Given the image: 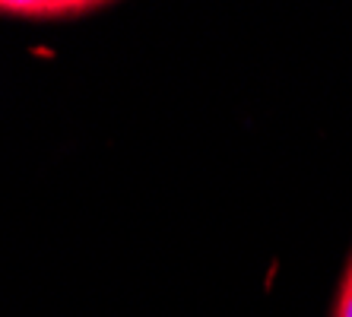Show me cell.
<instances>
[{
	"mask_svg": "<svg viewBox=\"0 0 352 317\" xmlns=\"http://www.w3.org/2000/svg\"><path fill=\"white\" fill-rule=\"evenodd\" d=\"M96 10H102V3L96 0H0V17L38 19V23L89 17Z\"/></svg>",
	"mask_w": 352,
	"mask_h": 317,
	"instance_id": "cell-1",
	"label": "cell"
},
{
	"mask_svg": "<svg viewBox=\"0 0 352 317\" xmlns=\"http://www.w3.org/2000/svg\"><path fill=\"white\" fill-rule=\"evenodd\" d=\"M333 317H352V261L343 273V283H340V295H336V308Z\"/></svg>",
	"mask_w": 352,
	"mask_h": 317,
	"instance_id": "cell-2",
	"label": "cell"
}]
</instances>
